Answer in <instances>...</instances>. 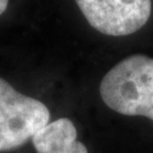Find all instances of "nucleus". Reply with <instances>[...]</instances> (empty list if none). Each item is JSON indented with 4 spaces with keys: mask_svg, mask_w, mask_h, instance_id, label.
Instances as JSON below:
<instances>
[{
    "mask_svg": "<svg viewBox=\"0 0 153 153\" xmlns=\"http://www.w3.org/2000/svg\"><path fill=\"white\" fill-rule=\"evenodd\" d=\"M100 95L118 114L153 120V58L131 55L119 61L102 78Z\"/></svg>",
    "mask_w": 153,
    "mask_h": 153,
    "instance_id": "obj_1",
    "label": "nucleus"
},
{
    "mask_svg": "<svg viewBox=\"0 0 153 153\" xmlns=\"http://www.w3.org/2000/svg\"><path fill=\"white\" fill-rule=\"evenodd\" d=\"M49 120L43 102L19 93L0 77V152L24 145Z\"/></svg>",
    "mask_w": 153,
    "mask_h": 153,
    "instance_id": "obj_2",
    "label": "nucleus"
},
{
    "mask_svg": "<svg viewBox=\"0 0 153 153\" xmlns=\"http://www.w3.org/2000/svg\"><path fill=\"white\" fill-rule=\"evenodd\" d=\"M88 23L105 35L124 36L148 23L151 0H75Z\"/></svg>",
    "mask_w": 153,
    "mask_h": 153,
    "instance_id": "obj_3",
    "label": "nucleus"
},
{
    "mask_svg": "<svg viewBox=\"0 0 153 153\" xmlns=\"http://www.w3.org/2000/svg\"><path fill=\"white\" fill-rule=\"evenodd\" d=\"M36 153H88L86 146L77 141V131L68 118L50 123L32 137Z\"/></svg>",
    "mask_w": 153,
    "mask_h": 153,
    "instance_id": "obj_4",
    "label": "nucleus"
},
{
    "mask_svg": "<svg viewBox=\"0 0 153 153\" xmlns=\"http://www.w3.org/2000/svg\"><path fill=\"white\" fill-rule=\"evenodd\" d=\"M8 1H9V0H0V15H2V14L5 13L6 9H7Z\"/></svg>",
    "mask_w": 153,
    "mask_h": 153,
    "instance_id": "obj_5",
    "label": "nucleus"
}]
</instances>
